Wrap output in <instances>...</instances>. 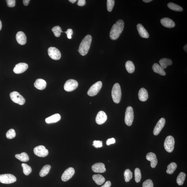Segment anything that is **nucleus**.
<instances>
[{
    "instance_id": "2f4dec72",
    "label": "nucleus",
    "mask_w": 187,
    "mask_h": 187,
    "mask_svg": "<svg viewBox=\"0 0 187 187\" xmlns=\"http://www.w3.org/2000/svg\"><path fill=\"white\" fill-rule=\"evenodd\" d=\"M167 6L169 8L173 11H183V8L182 7L172 3H168Z\"/></svg>"
},
{
    "instance_id": "49530a36",
    "label": "nucleus",
    "mask_w": 187,
    "mask_h": 187,
    "mask_svg": "<svg viewBox=\"0 0 187 187\" xmlns=\"http://www.w3.org/2000/svg\"><path fill=\"white\" fill-rule=\"evenodd\" d=\"M30 1V0H24L23 1V3L25 6H28Z\"/></svg>"
},
{
    "instance_id": "c756f323",
    "label": "nucleus",
    "mask_w": 187,
    "mask_h": 187,
    "mask_svg": "<svg viewBox=\"0 0 187 187\" xmlns=\"http://www.w3.org/2000/svg\"><path fill=\"white\" fill-rule=\"evenodd\" d=\"M186 174L184 172H181L179 174L177 178V183L179 186H182L184 184L185 179L186 178Z\"/></svg>"
},
{
    "instance_id": "412c9836",
    "label": "nucleus",
    "mask_w": 187,
    "mask_h": 187,
    "mask_svg": "<svg viewBox=\"0 0 187 187\" xmlns=\"http://www.w3.org/2000/svg\"><path fill=\"white\" fill-rule=\"evenodd\" d=\"M34 86L36 88L39 90H43L47 86V83L45 80L42 79L36 80L34 83Z\"/></svg>"
},
{
    "instance_id": "2eb2a0df",
    "label": "nucleus",
    "mask_w": 187,
    "mask_h": 187,
    "mask_svg": "<svg viewBox=\"0 0 187 187\" xmlns=\"http://www.w3.org/2000/svg\"><path fill=\"white\" fill-rule=\"evenodd\" d=\"M146 158L148 161L150 162L151 166L152 168H154L158 163V160L156 154L153 152H149L147 154Z\"/></svg>"
},
{
    "instance_id": "393cba45",
    "label": "nucleus",
    "mask_w": 187,
    "mask_h": 187,
    "mask_svg": "<svg viewBox=\"0 0 187 187\" xmlns=\"http://www.w3.org/2000/svg\"><path fill=\"white\" fill-rule=\"evenodd\" d=\"M93 181L99 186L102 185L105 182V178L102 175L100 174L94 175L93 176Z\"/></svg>"
},
{
    "instance_id": "1a4fd4ad",
    "label": "nucleus",
    "mask_w": 187,
    "mask_h": 187,
    "mask_svg": "<svg viewBox=\"0 0 187 187\" xmlns=\"http://www.w3.org/2000/svg\"><path fill=\"white\" fill-rule=\"evenodd\" d=\"M78 85L79 84L77 81L75 80L70 79L66 81L64 84V89L65 91L70 92L77 89Z\"/></svg>"
},
{
    "instance_id": "ddd939ff",
    "label": "nucleus",
    "mask_w": 187,
    "mask_h": 187,
    "mask_svg": "<svg viewBox=\"0 0 187 187\" xmlns=\"http://www.w3.org/2000/svg\"><path fill=\"white\" fill-rule=\"evenodd\" d=\"M28 68V64L25 63H20L15 65L13 72L16 74H20L24 72Z\"/></svg>"
},
{
    "instance_id": "20e7f679",
    "label": "nucleus",
    "mask_w": 187,
    "mask_h": 187,
    "mask_svg": "<svg viewBox=\"0 0 187 187\" xmlns=\"http://www.w3.org/2000/svg\"><path fill=\"white\" fill-rule=\"evenodd\" d=\"M175 143L174 139L173 137L171 135L167 136L164 143V146L165 150L169 152H172L174 149Z\"/></svg>"
},
{
    "instance_id": "c03bdc74",
    "label": "nucleus",
    "mask_w": 187,
    "mask_h": 187,
    "mask_svg": "<svg viewBox=\"0 0 187 187\" xmlns=\"http://www.w3.org/2000/svg\"><path fill=\"white\" fill-rule=\"evenodd\" d=\"M85 0H79L78 2L77 5L80 6H83L85 5Z\"/></svg>"
},
{
    "instance_id": "b1692460",
    "label": "nucleus",
    "mask_w": 187,
    "mask_h": 187,
    "mask_svg": "<svg viewBox=\"0 0 187 187\" xmlns=\"http://www.w3.org/2000/svg\"><path fill=\"white\" fill-rule=\"evenodd\" d=\"M152 69L154 72L160 75L165 76L166 75V72L164 69L162 68L159 64L157 63L154 64L152 66Z\"/></svg>"
},
{
    "instance_id": "bb28decb",
    "label": "nucleus",
    "mask_w": 187,
    "mask_h": 187,
    "mask_svg": "<svg viewBox=\"0 0 187 187\" xmlns=\"http://www.w3.org/2000/svg\"><path fill=\"white\" fill-rule=\"evenodd\" d=\"M17 159L23 162H27L29 161V157L27 154L23 152L20 154H16L15 156Z\"/></svg>"
},
{
    "instance_id": "cd10ccee",
    "label": "nucleus",
    "mask_w": 187,
    "mask_h": 187,
    "mask_svg": "<svg viewBox=\"0 0 187 187\" xmlns=\"http://www.w3.org/2000/svg\"><path fill=\"white\" fill-rule=\"evenodd\" d=\"M125 68L129 73H132L135 71V65L131 61H128L126 62Z\"/></svg>"
},
{
    "instance_id": "f257e3e1",
    "label": "nucleus",
    "mask_w": 187,
    "mask_h": 187,
    "mask_svg": "<svg viewBox=\"0 0 187 187\" xmlns=\"http://www.w3.org/2000/svg\"><path fill=\"white\" fill-rule=\"evenodd\" d=\"M124 28V23L123 20H119L112 26L110 32V39L113 40L117 39L123 32Z\"/></svg>"
},
{
    "instance_id": "c85d7f7f",
    "label": "nucleus",
    "mask_w": 187,
    "mask_h": 187,
    "mask_svg": "<svg viewBox=\"0 0 187 187\" xmlns=\"http://www.w3.org/2000/svg\"><path fill=\"white\" fill-rule=\"evenodd\" d=\"M51 168V166L49 165H47L44 166L40 171V176L41 177L45 176L49 173Z\"/></svg>"
},
{
    "instance_id": "79ce46f5",
    "label": "nucleus",
    "mask_w": 187,
    "mask_h": 187,
    "mask_svg": "<svg viewBox=\"0 0 187 187\" xmlns=\"http://www.w3.org/2000/svg\"><path fill=\"white\" fill-rule=\"evenodd\" d=\"M67 34V38L69 39H71L72 34H73V30L72 29H68L65 32Z\"/></svg>"
},
{
    "instance_id": "58836bf2",
    "label": "nucleus",
    "mask_w": 187,
    "mask_h": 187,
    "mask_svg": "<svg viewBox=\"0 0 187 187\" xmlns=\"http://www.w3.org/2000/svg\"><path fill=\"white\" fill-rule=\"evenodd\" d=\"M143 187H154L153 183L150 179L145 181L142 184Z\"/></svg>"
},
{
    "instance_id": "37998d69",
    "label": "nucleus",
    "mask_w": 187,
    "mask_h": 187,
    "mask_svg": "<svg viewBox=\"0 0 187 187\" xmlns=\"http://www.w3.org/2000/svg\"><path fill=\"white\" fill-rule=\"evenodd\" d=\"M115 139L114 138L109 139L107 141L106 144L107 145L109 146L110 144H115Z\"/></svg>"
},
{
    "instance_id": "a19ab883",
    "label": "nucleus",
    "mask_w": 187,
    "mask_h": 187,
    "mask_svg": "<svg viewBox=\"0 0 187 187\" xmlns=\"http://www.w3.org/2000/svg\"><path fill=\"white\" fill-rule=\"evenodd\" d=\"M6 1L7 6L9 7H13L15 6L16 1L15 0H7Z\"/></svg>"
},
{
    "instance_id": "f3484780",
    "label": "nucleus",
    "mask_w": 187,
    "mask_h": 187,
    "mask_svg": "<svg viewBox=\"0 0 187 187\" xmlns=\"http://www.w3.org/2000/svg\"><path fill=\"white\" fill-rule=\"evenodd\" d=\"M92 171L95 173H103L106 171L105 166L103 163H97L94 164L91 167Z\"/></svg>"
},
{
    "instance_id": "39448f33",
    "label": "nucleus",
    "mask_w": 187,
    "mask_h": 187,
    "mask_svg": "<svg viewBox=\"0 0 187 187\" xmlns=\"http://www.w3.org/2000/svg\"><path fill=\"white\" fill-rule=\"evenodd\" d=\"M134 119V112L133 109L131 106H128L126 110L125 122L128 126H130L132 125Z\"/></svg>"
},
{
    "instance_id": "9b49d317",
    "label": "nucleus",
    "mask_w": 187,
    "mask_h": 187,
    "mask_svg": "<svg viewBox=\"0 0 187 187\" xmlns=\"http://www.w3.org/2000/svg\"><path fill=\"white\" fill-rule=\"evenodd\" d=\"M48 53L50 57L53 60H58L61 58V52L56 47H50L48 49Z\"/></svg>"
},
{
    "instance_id": "a18cd8bd",
    "label": "nucleus",
    "mask_w": 187,
    "mask_h": 187,
    "mask_svg": "<svg viewBox=\"0 0 187 187\" xmlns=\"http://www.w3.org/2000/svg\"><path fill=\"white\" fill-rule=\"evenodd\" d=\"M111 186V183L110 181H108L105 183L103 186L101 187H110Z\"/></svg>"
},
{
    "instance_id": "f8f14e48",
    "label": "nucleus",
    "mask_w": 187,
    "mask_h": 187,
    "mask_svg": "<svg viewBox=\"0 0 187 187\" xmlns=\"http://www.w3.org/2000/svg\"><path fill=\"white\" fill-rule=\"evenodd\" d=\"M75 173V169L73 168H69L63 174L62 176V180L64 182H66L69 180L74 176Z\"/></svg>"
},
{
    "instance_id": "f03ea898",
    "label": "nucleus",
    "mask_w": 187,
    "mask_h": 187,
    "mask_svg": "<svg viewBox=\"0 0 187 187\" xmlns=\"http://www.w3.org/2000/svg\"><path fill=\"white\" fill-rule=\"evenodd\" d=\"M92 41V37L90 35H87L84 38L80 45L79 52L82 56L86 55L90 49Z\"/></svg>"
},
{
    "instance_id": "6ab92c4d",
    "label": "nucleus",
    "mask_w": 187,
    "mask_h": 187,
    "mask_svg": "<svg viewBox=\"0 0 187 187\" xmlns=\"http://www.w3.org/2000/svg\"><path fill=\"white\" fill-rule=\"evenodd\" d=\"M161 23L162 25L167 28H173L175 25V22L169 18H165L162 19Z\"/></svg>"
},
{
    "instance_id": "72a5a7b5",
    "label": "nucleus",
    "mask_w": 187,
    "mask_h": 187,
    "mask_svg": "<svg viewBox=\"0 0 187 187\" xmlns=\"http://www.w3.org/2000/svg\"><path fill=\"white\" fill-rule=\"evenodd\" d=\"M124 175L125 181L126 182H129L132 177V173L128 169L125 170Z\"/></svg>"
},
{
    "instance_id": "4c0bfd02",
    "label": "nucleus",
    "mask_w": 187,
    "mask_h": 187,
    "mask_svg": "<svg viewBox=\"0 0 187 187\" xmlns=\"http://www.w3.org/2000/svg\"><path fill=\"white\" fill-rule=\"evenodd\" d=\"M115 1L114 0H108L107 1V6L108 11L109 12H111L113 8Z\"/></svg>"
},
{
    "instance_id": "6e6552de",
    "label": "nucleus",
    "mask_w": 187,
    "mask_h": 187,
    "mask_svg": "<svg viewBox=\"0 0 187 187\" xmlns=\"http://www.w3.org/2000/svg\"><path fill=\"white\" fill-rule=\"evenodd\" d=\"M102 86V83L101 81L97 82L93 84L87 92V94L90 96H95L100 91Z\"/></svg>"
},
{
    "instance_id": "9d476101",
    "label": "nucleus",
    "mask_w": 187,
    "mask_h": 187,
    "mask_svg": "<svg viewBox=\"0 0 187 187\" xmlns=\"http://www.w3.org/2000/svg\"><path fill=\"white\" fill-rule=\"evenodd\" d=\"M34 153L39 157H46L49 154V152L44 146L40 145L35 147L34 149Z\"/></svg>"
},
{
    "instance_id": "4468645a",
    "label": "nucleus",
    "mask_w": 187,
    "mask_h": 187,
    "mask_svg": "<svg viewBox=\"0 0 187 187\" xmlns=\"http://www.w3.org/2000/svg\"><path fill=\"white\" fill-rule=\"evenodd\" d=\"M165 122V120L164 118H162L159 120L154 127L153 131L154 135H157L159 134L162 129L164 127Z\"/></svg>"
},
{
    "instance_id": "0eeeda50",
    "label": "nucleus",
    "mask_w": 187,
    "mask_h": 187,
    "mask_svg": "<svg viewBox=\"0 0 187 187\" xmlns=\"http://www.w3.org/2000/svg\"><path fill=\"white\" fill-rule=\"evenodd\" d=\"M16 178L14 175L11 174L0 175V182L2 183L9 184L16 182Z\"/></svg>"
},
{
    "instance_id": "e433bc0d",
    "label": "nucleus",
    "mask_w": 187,
    "mask_h": 187,
    "mask_svg": "<svg viewBox=\"0 0 187 187\" xmlns=\"http://www.w3.org/2000/svg\"><path fill=\"white\" fill-rule=\"evenodd\" d=\"M16 136V132L13 129H11L6 133V137L8 139H12Z\"/></svg>"
},
{
    "instance_id": "f704fd0d",
    "label": "nucleus",
    "mask_w": 187,
    "mask_h": 187,
    "mask_svg": "<svg viewBox=\"0 0 187 187\" xmlns=\"http://www.w3.org/2000/svg\"><path fill=\"white\" fill-rule=\"evenodd\" d=\"M135 182L137 183L140 182L142 178V174L140 169L138 168L135 169Z\"/></svg>"
},
{
    "instance_id": "423d86ee",
    "label": "nucleus",
    "mask_w": 187,
    "mask_h": 187,
    "mask_svg": "<svg viewBox=\"0 0 187 187\" xmlns=\"http://www.w3.org/2000/svg\"><path fill=\"white\" fill-rule=\"evenodd\" d=\"M10 98L13 102L20 105L24 104L25 102L24 97L17 91H13L10 94Z\"/></svg>"
},
{
    "instance_id": "aec40b11",
    "label": "nucleus",
    "mask_w": 187,
    "mask_h": 187,
    "mask_svg": "<svg viewBox=\"0 0 187 187\" xmlns=\"http://www.w3.org/2000/svg\"><path fill=\"white\" fill-rule=\"evenodd\" d=\"M137 30L139 35L144 38H148L149 37V34L142 24H138L137 25Z\"/></svg>"
},
{
    "instance_id": "4be33fe9",
    "label": "nucleus",
    "mask_w": 187,
    "mask_h": 187,
    "mask_svg": "<svg viewBox=\"0 0 187 187\" xmlns=\"http://www.w3.org/2000/svg\"><path fill=\"white\" fill-rule=\"evenodd\" d=\"M138 97L139 100L142 102H144L147 100L148 97V94L146 89L142 88L139 91Z\"/></svg>"
},
{
    "instance_id": "dca6fc26",
    "label": "nucleus",
    "mask_w": 187,
    "mask_h": 187,
    "mask_svg": "<svg viewBox=\"0 0 187 187\" xmlns=\"http://www.w3.org/2000/svg\"><path fill=\"white\" fill-rule=\"evenodd\" d=\"M107 119V116L106 113L100 111L97 114L96 118V122L98 125H101L106 122Z\"/></svg>"
},
{
    "instance_id": "3c124183",
    "label": "nucleus",
    "mask_w": 187,
    "mask_h": 187,
    "mask_svg": "<svg viewBox=\"0 0 187 187\" xmlns=\"http://www.w3.org/2000/svg\"><path fill=\"white\" fill-rule=\"evenodd\" d=\"M2 23L1 20H0V30H1V29L2 28Z\"/></svg>"
},
{
    "instance_id": "de8ad7c7",
    "label": "nucleus",
    "mask_w": 187,
    "mask_h": 187,
    "mask_svg": "<svg viewBox=\"0 0 187 187\" xmlns=\"http://www.w3.org/2000/svg\"><path fill=\"white\" fill-rule=\"evenodd\" d=\"M152 0H143V1L145 3H148L152 1Z\"/></svg>"
},
{
    "instance_id": "c9c22d12",
    "label": "nucleus",
    "mask_w": 187,
    "mask_h": 187,
    "mask_svg": "<svg viewBox=\"0 0 187 187\" xmlns=\"http://www.w3.org/2000/svg\"><path fill=\"white\" fill-rule=\"evenodd\" d=\"M52 31L55 37H59L61 35V33L63 32L62 28L59 26H55L52 29Z\"/></svg>"
},
{
    "instance_id": "7c9ffc66",
    "label": "nucleus",
    "mask_w": 187,
    "mask_h": 187,
    "mask_svg": "<svg viewBox=\"0 0 187 187\" xmlns=\"http://www.w3.org/2000/svg\"><path fill=\"white\" fill-rule=\"evenodd\" d=\"M177 167V165L176 163L172 162L170 164L167 166L166 172L169 174H172L174 172Z\"/></svg>"
},
{
    "instance_id": "473e14b6",
    "label": "nucleus",
    "mask_w": 187,
    "mask_h": 187,
    "mask_svg": "<svg viewBox=\"0 0 187 187\" xmlns=\"http://www.w3.org/2000/svg\"><path fill=\"white\" fill-rule=\"evenodd\" d=\"M22 166L23 169V172L26 175H29L32 172V169L30 166L25 163H23Z\"/></svg>"
},
{
    "instance_id": "8fccbe9b",
    "label": "nucleus",
    "mask_w": 187,
    "mask_h": 187,
    "mask_svg": "<svg viewBox=\"0 0 187 187\" xmlns=\"http://www.w3.org/2000/svg\"><path fill=\"white\" fill-rule=\"evenodd\" d=\"M69 1L72 4H74L76 2V0H69Z\"/></svg>"
},
{
    "instance_id": "7ed1b4c3",
    "label": "nucleus",
    "mask_w": 187,
    "mask_h": 187,
    "mask_svg": "<svg viewBox=\"0 0 187 187\" xmlns=\"http://www.w3.org/2000/svg\"><path fill=\"white\" fill-rule=\"evenodd\" d=\"M112 96L114 103L116 104L119 103L121 101L122 97L121 90L119 84H115L113 87Z\"/></svg>"
},
{
    "instance_id": "09e8293b",
    "label": "nucleus",
    "mask_w": 187,
    "mask_h": 187,
    "mask_svg": "<svg viewBox=\"0 0 187 187\" xmlns=\"http://www.w3.org/2000/svg\"><path fill=\"white\" fill-rule=\"evenodd\" d=\"M184 50L186 51V52H187V45H185V46L183 47Z\"/></svg>"
},
{
    "instance_id": "ea45409f",
    "label": "nucleus",
    "mask_w": 187,
    "mask_h": 187,
    "mask_svg": "<svg viewBox=\"0 0 187 187\" xmlns=\"http://www.w3.org/2000/svg\"><path fill=\"white\" fill-rule=\"evenodd\" d=\"M93 145L96 148L101 147L103 146L102 142L99 140H94L93 142Z\"/></svg>"
},
{
    "instance_id": "a878e982",
    "label": "nucleus",
    "mask_w": 187,
    "mask_h": 187,
    "mask_svg": "<svg viewBox=\"0 0 187 187\" xmlns=\"http://www.w3.org/2000/svg\"><path fill=\"white\" fill-rule=\"evenodd\" d=\"M160 66L163 69L167 68L168 66H170L172 64V61L170 59L163 58L159 61Z\"/></svg>"
},
{
    "instance_id": "a211bd4d",
    "label": "nucleus",
    "mask_w": 187,
    "mask_h": 187,
    "mask_svg": "<svg viewBox=\"0 0 187 187\" xmlns=\"http://www.w3.org/2000/svg\"><path fill=\"white\" fill-rule=\"evenodd\" d=\"M16 39L17 42L20 45H25L26 42L27 38L25 34L22 31H19L17 33Z\"/></svg>"
},
{
    "instance_id": "5701e85b",
    "label": "nucleus",
    "mask_w": 187,
    "mask_h": 187,
    "mask_svg": "<svg viewBox=\"0 0 187 187\" xmlns=\"http://www.w3.org/2000/svg\"><path fill=\"white\" fill-rule=\"evenodd\" d=\"M59 114H55L45 119V122L47 123L50 124L57 123L61 119Z\"/></svg>"
}]
</instances>
